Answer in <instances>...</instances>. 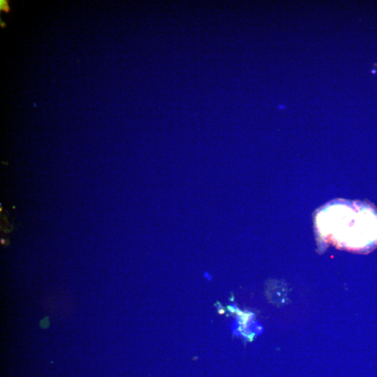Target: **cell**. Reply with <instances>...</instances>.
<instances>
[{"instance_id": "obj_2", "label": "cell", "mask_w": 377, "mask_h": 377, "mask_svg": "<svg viewBox=\"0 0 377 377\" xmlns=\"http://www.w3.org/2000/svg\"><path fill=\"white\" fill-rule=\"evenodd\" d=\"M0 8L1 10H3L6 13H8L10 11V7L8 4V1L6 0H1L0 1Z\"/></svg>"}, {"instance_id": "obj_1", "label": "cell", "mask_w": 377, "mask_h": 377, "mask_svg": "<svg viewBox=\"0 0 377 377\" xmlns=\"http://www.w3.org/2000/svg\"><path fill=\"white\" fill-rule=\"evenodd\" d=\"M320 232L334 244L357 251L377 246V212L361 203L335 204L317 216Z\"/></svg>"}]
</instances>
